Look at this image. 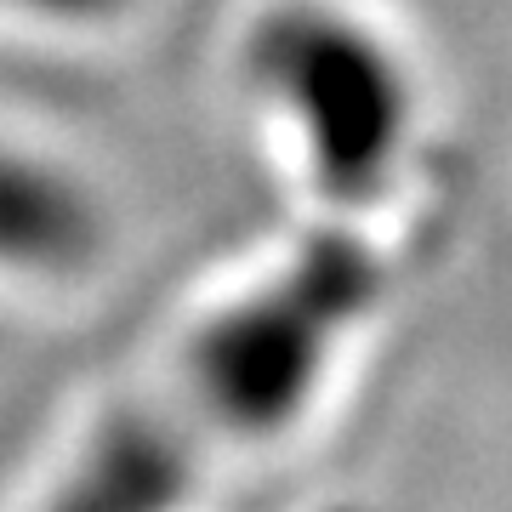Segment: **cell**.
<instances>
[{
	"mask_svg": "<svg viewBox=\"0 0 512 512\" xmlns=\"http://www.w3.org/2000/svg\"><path fill=\"white\" fill-rule=\"evenodd\" d=\"M251 74L308 137L313 183L336 211L382 194L410 131V86L359 23L330 6H279L251 35Z\"/></svg>",
	"mask_w": 512,
	"mask_h": 512,
	"instance_id": "cell-2",
	"label": "cell"
},
{
	"mask_svg": "<svg viewBox=\"0 0 512 512\" xmlns=\"http://www.w3.org/2000/svg\"><path fill=\"white\" fill-rule=\"evenodd\" d=\"M0 6H12V12H40V18H109V12H120L126 0H0Z\"/></svg>",
	"mask_w": 512,
	"mask_h": 512,
	"instance_id": "cell-5",
	"label": "cell"
},
{
	"mask_svg": "<svg viewBox=\"0 0 512 512\" xmlns=\"http://www.w3.org/2000/svg\"><path fill=\"white\" fill-rule=\"evenodd\" d=\"M200 484V461L171 439L154 404H131L80 450L46 512H177Z\"/></svg>",
	"mask_w": 512,
	"mask_h": 512,
	"instance_id": "cell-3",
	"label": "cell"
},
{
	"mask_svg": "<svg viewBox=\"0 0 512 512\" xmlns=\"http://www.w3.org/2000/svg\"><path fill=\"white\" fill-rule=\"evenodd\" d=\"M387 285L382 256L348 222H330L296 245L268 285L239 296L194 336L177 399H160L171 439L205 467L222 444L274 439L308 404L336 336L359 325Z\"/></svg>",
	"mask_w": 512,
	"mask_h": 512,
	"instance_id": "cell-1",
	"label": "cell"
},
{
	"mask_svg": "<svg viewBox=\"0 0 512 512\" xmlns=\"http://www.w3.org/2000/svg\"><path fill=\"white\" fill-rule=\"evenodd\" d=\"M103 245V222L69 171L0 143V274L63 279Z\"/></svg>",
	"mask_w": 512,
	"mask_h": 512,
	"instance_id": "cell-4",
	"label": "cell"
}]
</instances>
